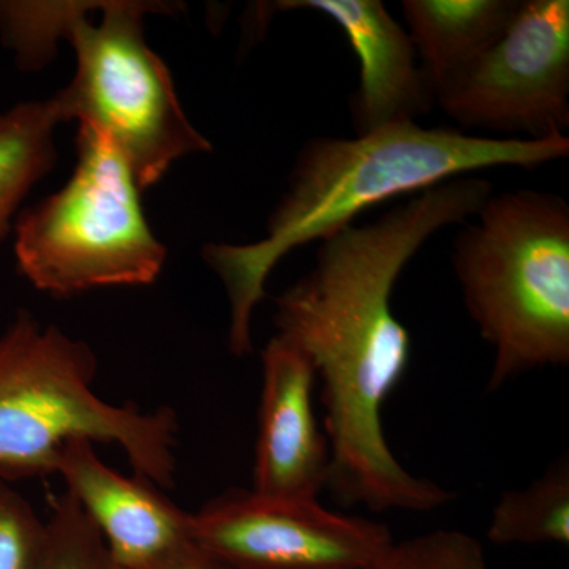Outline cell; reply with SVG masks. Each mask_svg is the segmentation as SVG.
<instances>
[{"instance_id": "obj_1", "label": "cell", "mask_w": 569, "mask_h": 569, "mask_svg": "<svg viewBox=\"0 0 569 569\" xmlns=\"http://www.w3.org/2000/svg\"><path fill=\"white\" fill-rule=\"evenodd\" d=\"M492 192L488 179L463 176L410 194L376 222L348 224L321 239L313 268L276 298V336L320 378L328 490L343 507L429 512L455 500L451 490L410 473L385 433V406L411 359L392 293L422 246L477 216Z\"/></svg>"}, {"instance_id": "obj_2", "label": "cell", "mask_w": 569, "mask_h": 569, "mask_svg": "<svg viewBox=\"0 0 569 569\" xmlns=\"http://www.w3.org/2000/svg\"><path fill=\"white\" fill-rule=\"evenodd\" d=\"M568 156V134L519 140L417 122L391 123L351 140L312 138L296 157L263 238L204 246V263L222 280L230 302L228 348L239 358L252 351L250 326L266 282L299 247L320 242L392 198L490 168L535 170Z\"/></svg>"}, {"instance_id": "obj_3", "label": "cell", "mask_w": 569, "mask_h": 569, "mask_svg": "<svg viewBox=\"0 0 569 569\" xmlns=\"http://www.w3.org/2000/svg\"><path fill=\"white\" fill-rule=\"evenodd\" d=\"M91 347L20 310L0 332V479L54 475L69 441L118 445L137 477L173 488L179 421L174 410L116 406L93 391Z\"/></svg>"}, {"instance_id": "obj_4", "label": "cell", "mask_w": 569, "mask_h": 569, "mask_svg": "<svg viewBox=\"0 0 569 569\" xmlns=\"http://www.w3.org/2000/svg\"><path fill=\"white\" fill-rule=\"evenodd\" d=\"M455 242L463 302L492 347L488 391L569 362V206L556 193L490 194Z\"/></svg>"}, {"instance_id": "obj_5", "label": "cell", "mask_w": 569, "mask_h": 569, "mask_svg": "<svg viewBox=\"0 0 569 569\" xmlns=\"http://www.w3.org/2000/svg\"><path fill=\"white\" fill-rule=\"evenodd\" d=\"M140 192L121 153L80 126L69 182L13 224L21 276L56 298L156 282L167 247L149 227Z\"/></svg>"}, {"instance_id": "obj_6", "label": "cell", "mask_w": 569, "mask_h": 569, "mask_svg": "<svg viewBox=\"0 0 569 569\" xmlns=\"http://www.w3.org/2000/svg\"><path fill=\"white\" fill-rule=\"evenodd\" d=\"M178 10L179 3L114 0L81 17L69 37L73 78L50 99L61 123L80 121L110 141L141 190L162 181L183 157L212 151L182 110L170 70L144 39L146 13Z\"/></svg>"}, {"instance_id": "obj_7", "label": "cell", "mask_w": 569, "mask_h": 569, "mask_svg": "<svg viewBox=\"0 0 569 569\" xmlns=\"http://www.w3.org/2000/svg\"><path fill=\"white\" fill-rule=\"evenodd\" d=\"M466 129L541 140L569 127V2H519L507 31L432 88Z\"/></svg>"}, {"instance_id": "obj_8", "label": "cell", "mask_w": 569, "mask_h": 569, "mask_svg": "<svg viewBox=\"0 0 569 569\" xmlns=\"http://www.w3.org/2000/svg\"><path fill=\"white\" fill-rule=\"evenodd\" d=\"M200 548L233 569H372L388 552L385 523L331 511L318 498L230 489L192 512Z\"/></svg>"}, {"instance_id": "obj_9", "label": "cell", "mask_w": 569, "mask_h": 569, "mask_svg": "<svg viewBox=\"0 0 569 569\" xmlns=\"http://www.w3.org/2000/svg\"><path fill=\"white\" fill-rule=\"evenodd\" d=\"M261 361L252 490L266 497L318 498L328 489L331 449L313 411L316 370L277 336L261 351Z\"/></svg>"}, {"instance_id": "obj_10", "label": "cell", "mask_w": 569, "mask_h": 569, "mask_svg": "<svg viewBox=\"0 0 569 569\" xmlns=\"http://www.w3.org/2000/svg\"><path fill=\"white\" fill-rule=\"evenodd\" d=\"M54 475L80 503L119 569H141L192 545V512L174 505L146 478L123 477L88 440L69 441Z\"/></svg>"}, {"instance_id": "obj_11", "label": "cell", "mask_w": 569, "mask_h": 569, "mask_svg": "<svg viewBox=\"0 0 569 569\" xmlns=\"http://www.w3.org/2000/svg\"><path fill=\"white\" fill-rule=\"evenodd\" d=\"M274 10H312L339 26L359 61L351 99L358 134L415 122L430 110L432 91L419 69L417 48L380 0H284Z\"/></svg>"}, {"instance_id": "obj_12", "label": "cell", "mask_w": 569, "mask_h": 569, "mask_svg": "<svg viewBox=\"0 0 569 569\" xmlns=\"http://www.w3.org/2000/svg\"><path fill=\"white\" fill-rule=\"evenodd\" d=\"M518 6V0H406L408 36L425 59L430 91L492 47Z\"/></svg>"}, {"instance_id": "obj_13", "label": "cell", "mask_w": 569, "mask_h": 569, "mask_svg": "<svg viewBox=\"0 0 569 569\" xmlns=\"http://www.w3.org/2000/svg\"><path fill=\"white\" fill-rule=\"evenodd\" d=\"M59 123L50 99L20 103L0 116V244L13 231L24 198L58 160Z\"/></svg>"}, {"instance_id": "obj_14", "label": "cell", "mask_w": 569, "mask_h": 569, "mask_svg": "<svg viewBox=\"0 0 569 569\" xmlns=\"http://www.w3.org/2000/svg\"><path fill=\"white\" fill-rule=\"evenodd\" d=\"M488 538L497 546H568V455L550 463L529 488L501 493L490 518Z\"/></svg>"}, {"instance_id": "obj_15", "label": "cell", "mask_w": 569, "mask_h": 569, "mask_svg": "<svg viewBox=\"0 0 569 569\" xmlns=\"http://www.w3.org/2000/svg\"><path fill=\"white\" fill-rule=\"evenodd\" d=\"M104 6L107 2L0 0V39L22 71H37L56 58L59 41L69 40L81 17Z\"/></svg>"}, {"instance_id": "obj_16", "label": "cell", "mask_w": 569, "mask_h": 569, "mask_svg": "<svg viewBox=\"0 0 569 569\" xmlns=\"http://www.w3.org/2000/svg\"><path fill=\"white\" fill-rule=\"evenodd\" d=\"M47 539L36 569H119L102 535L70 492L52 498Z\"/></svg>"}, {"instance_id": "obj_17", "label": "cell", "mask_w": 569, "mask_h": 569, "mask_svg": "<svg viewBox=\"0 0 569 569\" xmlns=\"http://www.w3.org/2000/svg\"><path fill=\"white\" fill-rule=\"evenodd\" d=\"M372 569H490L477 538L459 530H437L392 542Z\"/></svg>"}, {"instance_id": "obj_18", "label": "cell", "mask_w": 569, "mask_h": 569, "mask_svg": "<svg viewBox=\"0 0 569 569\" xmlns=\"http://www.w3.org/2000/svg\"><path fill=\"white\" fill-rule=\"evenodd\" d=\"M47 539V520L31 501L0 479V569H36Z\"/></svg>"}, {"instance_id": "obj_19", "label": "cell", "mask_w": 569, "mask_h": 569, "mask_svg": "<svg viewBox=\"0 0 569 569\" xmlns=\"http://www.w3.org/2000/svg\"><path fill=\"white\" fill-rule=\"evenodd\" d=\"M141 569H233L213 557L208 550L200 548L197 542L171 553L167 559L149 565Z\"/></svg>"}, {"instance_id": "obj_20", "label": "cell", "mask_w": 569, "mask_h": 569, "mask_svg": "<svg viewBox=\"0 0 569 569\" xmlns=\"http://www.w3.org/2000/svg\"><path fill=\"white\" fill-rule=\"evenodd\" d=\"M0 116H2V112H0Z\"/></svg>"}]
</instances>
